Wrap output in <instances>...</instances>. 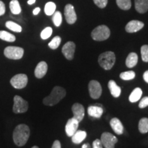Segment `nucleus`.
Instances as JSON below:
<instances>
[{
    "instance_id": "nucleus-1",
    "label": "nucleus",
    "mask_w": 148,
    "mask_h": 148,
    "mask_svg": "<svg viewBox=\"0 0 148 148\" xmlns=\"http://www.w3.org/2000/svg\"><path fill=\"white\" fill-rule=\"evenodd\" d=\"M29 128L25 124H19L13 132V140L18 146H23L29 137Z\"/></svg>"
},
{
    "instance_id": "nucleus-2",
    "label": "nucleus",
    "mask_w": 148,
    "mask_h": 148,
    "mask_svg": "<svg viewBox=\"0 0 148 148\" xmlns=\"http://www.w3.org/2000/svg\"><path fill=\"white\" fill-rule=\"evenodd\" d=\"M66 95V90L61 86H55L52 89V91L47 97H45L42 100L45 106H53L57 104L59 101L62 100Z\"/></svg>"
},
{
    "instance_id": "nucleus-3",
    "label": "nucleus",
    "mask_w": 148,
    "mask_h": 148,
    "mask_svg": "<svg viewBox=\"0 0 148 148\" xmlns=\"http://www.w3.org/2000/svg\"><path fill=\"white\" fill-rule=\"evenodd\" d=\"M116 60L115 54L112 51H106L99 55L98 62L103 69L110 70L112 69Z\"/></svg>"
},
{
    "instance_id": "nucleus-4",
    "label": "nucleus",
    "mask_w": 148,
    "mask_h": 148,
    "mask_svg": "<svg viewBox=\"0 0 148 148\" xmlns=\"http://www.w3.org/2000/svg\"><path fill=\"white\" fill-rule=\"evenodd\" d=\"M110 35V29L106 25H101L96 27L91 32V37L97 41H103L108 39Z\"/></svg>"
},
{
    "instance_id": "nucleus-5",
    "label": "nucleus",
    "mask_w": 148,
    "mask_h": 148,
    "mask_svg": "<svg viewBox=\"0 0 148 148\" xmlns=\"http://www.w3.org/2000/svg\"><path fill=\"white\" fill-rule=\"evenodd\" d=\"M5 56L11 60H19L23 57L24 53V49L19 47L14 46H8L4 49Z\"/></svg>"
},
{
    "instance_id": "nucleus-6",
    "label": "nucleus",
    "mask_w": 148,
    "mask_h": 148,
    "mask_svg": "<svg viewBox=\"0 0 148 148\" xmlns=\"http://www.w3.org/2000/svg\"><path fill=\"white\" fill-rule=\"evenodd\" d=\"M28 109V102L18 95L14 97V106L12 110L14 113H23Z\"/></svg>"
},
{
    "instance_id": "nucleus-7",
    "label": "nucleus",
    "mask_w": 148,
    "mask_h": 148,
    "mask_svg": "<svg viewBox=\"0 0 148 148\" xmlns=\"http://www.w3.org/2000/svg\"><path fill=\"white\" fill-rule=\"evenodd\" d=\"M28 82V78L25 74L19 73L16 74L11 78L10 84L14 88L16 89H21L26 86Z\"/></svg>"
},
{
    "instance_id": "nucleus-8",
    "label": "nucleus",
    "mask_w": 148,
    "mask_h": 148,
    "mask_svg": "<svg viewBox=\"0 0 148 148\" xmlns=\"http://www.w3.org/2000/svg\"><path fill=\"white\" fill-rule=\"evenodd\" d=\"M101 142L105 148H114L118 139L110 132H103L101 136Z\"/></svg>"
},
{
    "instance_id": "nucleus-9",
    "label": "nucleus",
    "mask_w": 148,
    "mask_h": 148,
    "mask_svg": "<svg viewBox=\"0 0 148 148\" xmlns=\"http://www.w3.org/2000/svg\"><path fill=\"white\" fill-rule=\"evenodd\" d=\"M88 91L92 99H98L100 97L102 92L100 83L96 80H91L88 84Z\"/></svg>"
},
{
    "instance_id": "nucleus-10",
    "label": "nucleus",
    "mask_w": 148,
    "mask_h": 148,
    "mask_svg": "<svg viewBox=\"0 0 148 148\" xmlns=\"http://www.w3.org/2000/svg\"><path fill=\"white\" fill-rule=\"evenodd\" d=\"M64 16L66 22L69 24H73L77 20V15L74 7L71 4H66L64 7Z\"/></svg>"
},
{
    "instance_id": "nucleus-11",
    "label": "nucleus",
    "mask_w": 148,
    "mask_h": 148,
    "mask_svg": "<svg viewBox=\"0 0 148 148\" xmlns=\"http://www.w3.org/2000/svg\"><path fill=\"white\" fill-rule=\"evenodd\" d=\"M75 49V44L72 41H69L64 44L62 48V52L64 57L69 60H71L73 58L74 53Z\"/></svg>"
},
{
    "instance_id": "nucleus-12",
    "label": "nucleus",
    "mask_w": 148,
    "mask_h": 148,
    "mask_svg": "<svg viewBox=\"0 0 148 148\" xmlns=\"http://www.w3.org/2000/svg\"><path fill=\"white\" fill-rule=\"evenodd\" d=\"M79 126V121L75 118H71L68 120L65 126V132L68 136L71 137L74 133L77 130Z\"/></svg>"
},
{
    "instance_id": "nucleus-13",
    "label": "nucleus",
    "mask_w": 148,
    "mask_h": 148,
    "mask_svg": "<svg viewBox=\"0 0 148 148\" xmlns=\"http://www.w3.org/2000/svg\"><path fill=\"white\" fill-rule=\"evenodd\" d=\"M72 112L73 114V118L80 122L84 116V108L81 103H75L72 106Z\"/></svg>"
},
{
    "instance_id": "nucleus-14",
    "label": "nucleus",
    "mask_w": 148,
    "mask_h": 148,
    "mask_svg": "<svg viewBox=\"0 0 148 148\" xmlns=\"http://www.w3.org/2000/svg\"><path fill=\"white\" fill-rule=\"evenodd\" d=\"M144 27L143 22L137 21V20H132L125 25V31L128 33H134L138 32Z\"/></svg>"
},
{
    "instance_id": "nucleus-15",
    "label": "nucleus",
    "mask_w": 148,
    "mask_h": 148,
    "mask_svg": "<svg viewBox=\"0 0 148 148\" xmlns=\"http://www.w3.org/2000/svg\"><path fill=\"white\" fill-rule=\"evenodd\" d=\"M47 64L45 61H41L37 64L34 70V75L36 78L40 79L46 75L47 71Z\"/></svg>"
},
{
    "instance_id": "nucleus-16",
    "label": "nucleus",
    "mask_w": 148,
    "mask_h": 148,
    "mask_svg": "<svg viewBox=\"0 0 148 148\" xmlns=\"http://www.w3.org/2000/svg\"><path fill=\"white\" fill-rule=\"evenodd\" d=\"M110 125L116 134H122L123 132V126L120 120L117 118H112L110 121Z\"/></svg>"
},
{
    "instance_id": "nucleus-17",
    "label": "nucleus",
    "mask_w": 148,
    "mask_h": 148,
    "mask_svg": "<svg viewBox=\"0 0 148 148\" xmlns=\"http://www.w3.org/2000/svg\"><path fill=\"white\" fill-rule=\"evenodd\" d=\"M108 86L111 95L114 97H119L121 92V88L116 84V83L114 80H110L108 82Z\"/></svg>"
},
{
    "instance_id": "nucleus-18",
    "label": "nucleus",
    "mask_w": 148,
    "mask_h": 148,
    "mask_svg": "<svg viewBox=\"0 0 148 148\" xmlns=\"http://www.w3.org/2000/svg\"><path fill=\"white\" fill-rule=\"evenodd\" d=\"M135 8L139 13H145L148 10V0H135Z\"/></svg>"
},
{
    "instance_id": "nucleus-19",
    "label": "nucleus",
    "mask_w": 148,
    "mask_h": 148,
    "mask_svg": "<svg viewBox=\"0 0 148 148\" xmlns=\"http://www.w3.org/2000/svg\"><path fill=\"white\" fill-rule=\"evenodd\" d=\"M88 115L95 118H100L103 114V108L100 106H90L88 108Z\"/></svg>"
},
{
    "instance_id": "nucleus-20",
    "label": "nucleus",
    "mask_w": 148,
    "mask_h": 148,
    "mask_svg": "<svg viewBox=\"0 0 148 148\" xmlns=\"http://www.w3.org/2000/svg\"><path fill=\"white\" fill-rule=\"evenodd\" d=\"M72 142L75 144H79L86 137V132L82 130H77L71 136Z\"/></svg>"
},
{
    "instance_id": "nucleus-21",
    "label": "nucleus",
    "mask_w": 148,
    "mask_h": 148,
    "mask_svg": "<svg viewBox=\"0 0 148 148\" xmlns=\"http://www.w3.org/2000/svg\"><path fill=\"white\" fill-rule=\"evenodd\" d=\"M138 62V56L136 53L132 52L130 53L127 56L126 60H125V64L127 67L132 68L136 65Z\"/></svg>"
},
{
    "instance_id": "nucleus-22",
    "label": "nucleus",
    "mask_w": 148,
    "mask_h": 148,
    "mask_svg": "<svg viewBox=\"0 0 148 148\" xmlns=\"http://www.w3.org/2000/svg\"><path fill=\"white\" fill-rule=\"evenodd\" d=\"M143 91H142L141 88H136L133 90V91L131 92V94L129 96V100L130 102L134 103L138 101L141 97Z\"/></svg>"
},
{
    "instance_id": "nucleus-23",
    "label": "nucleus",
    "mask_w": 148,
    "mask_h": 148,
    "mask_svg": "<svg viewBox=\"0 0 148 148\" xmlns=\"http://www.w3.org/2000/svg\"><path fill=\"white\" fill-rule=\"evenodd\" d=\"M9 7H10V10L12 14L17 15L21 12V5H20L18 0H11Z\"/></svg>"
},
{
    "instance_id": "nucleus-24",
    "label": "nucleus",
    "mask_w": 148,
    "mask_h": 148,
    "mask_svg": "<svg viewBox=\"0 0 148 148\" xmlns=\"http://www.w3.org/2000/svg\"><path fill=\"white\" fill-rule=\"evenodd\" d=\"M138 130L142 134H145L148 132V118L143 117L140 119L138 123Z\"/></svg>"
},
{
    "instance_id": "nucleus-25",
    "label": "nucleus",
    "mask_w": 148,
    "mask_h": 148,
    "mask_svg": "<svg viewBox=\"0 0 148 148\" xmlns=\"http://www.w3.org/2000/svg\"><path fill=\"white\" fill-rule=\"evenodd\" d=\"M0 39L7 42H14L16 40V37L6 31L2 30L0 31Z\"/></svg>"
},
{
    "instance_id": "nucleus-26",
    "label": "nucleus",
    "mask_w": 148,
    "mask_h": 148,
    "mask_svg": "<svg viewBox=\"0 0 148 148\" xmlns=\"http://www.w3.org/2000/svg\"><path fill=\"white\" fill-rule=\"evenodd\" d=\"M5 27L15 32H21L22 31V27L21 25L11 21H8L5 22Z\"/></svg>"
},
{
    "instance_id": "nucleus-27",
    "label": "nucleus",
    "mask_w": 148,
    "mask_h": 148,
    "mask_svg": "<svg viewBox=\"0 0 148 148\" xmlns=\"http://www.w3.org/2000/svg\"><path fill=\"white\" fill-rule=\"evenodd\" d=\"M56 5L52 1L47 2L45 5V13L47 16L53 15V14L56 12Z\"/></svg>"
},
{
    "instance_id": "nucleus-28",
    "label": "nucleus",
    "mask_w": 148,
    "mask_h": 148,
    "mask_svg": "<svg viewBox=\"0 0 148 148\" xmlns=\"http://www.w3.org/2000/svg\"><path fill=\"white\" fill-rule=\"evenodd\" d=\"M116 2L121 10H127L131 8V0H116Z\"/></svg>"
},
{
    "instance_id": "nucleus-29",
    "label": "nucleus",
    "mask_w": 148,
    "mask_h": 148,
    "mask_svg": "<svg viewBox=\"0 0 148 148\" xmlns=\"http://www.w3.org/2000/svg\"><path fill=\"white\" fill-rule=\"evenodd\" d=\"M52 21L53 22V24L56 27H59L61 25L62 21V14L59 11H56L53 14L52 16Z\"/></svg>"
},
{
    "instance_id": "nucleus-30",
    "label": "nucleus",
    "mask_w": 148,
    "mask_h": 148,
    "mask_svg": "<svg viewBox=\"0 0 148 148\" xmlns=\"http://www.w3.org/2000/svg\"><path fill=\"white\" fill-rule=\"evenodd\" d=\"M135 73L133 71H128L122 72L120 74V78L123 79V80H131L135 77Z\"/></svg>"
},
{
    "instance_id": "nucleus-31",
    "label": "nucleus",
    "mask_w": 148,
    "mask_h": 148,
    "mask_svg": "<svg viewBox=\"0 0 148 148\" xmlns=\"http://www.w3.org/2000/svg\"><path fill=\"white\" fill-rule=\"evenodd\" d=\"M61 42V38L60 36H56L51 40V42H49V43L48 44L49 47L51 48V49H56L57 48L59 47Z\"/></svg>"
},
{
    "instance_id": "nucleus-32",
    "label": "nucleus",
    "mask_w": 148,
    "mask_h": 148,
    "mask_svg": "<svg viewBox=\"0 0 148 148\" xmlns=\"http://www.w3.org/2000/svg\"><path fill=\"white\" fill-rule=\"evenodd\" d=\"M51 34H52V28L50 27H47L40 33V37L42 39L46 40L51 36Z\"/></svg>"
},
{
    "instance_id": "nucleus-33",
    "label": "nucleus",
    "mask_w": 148,
    "mask_h": 148,
    "mask_svg": "<svg viewBox=\"0 0 148 148\" xmlns=\"http://www.w3.org/2000/svg\"><path fill=\"white\" fill-rule=\"evenodd\" d=\"M141 58L143 62H148V45H144L140 48Z\"/></svg>"
},
{
    "instance_id": "nucleus-34",
    "label": "nucleus",
    "mask_w": 148,
    "mask_h": 148,
    "mask_svg": "<svg viewBox=\"0 0 148 148\" xmlns=\"http://www.w3.org/2000/svg\"><path fill=\"white\" fill-rule=\"evenodd\" d=\"M93 1L100 8H105L108 3V0H93Z\"/></svg>"
},
{
    "instance_id": "nucleus-35",
    "label": "nucleus",
    "mask_w": 148,
    "mask_h": 148,
    "mask_svg": "<svg viewBox=\"0 0 148 148\" xmlns=\"http://www.w3.org/2000/svg\"><path fill=\"white\" fill-rule=\"evenodd\" d=\"M148 106V97H143L141 100L140 101L139 104H138V107L140 108H144Z\"/></svg>"
},
{
    "instance_id": "nucleus-36",
    "label": "nucleus",
    "mask_w": 148,
    "mask_h": 148,
    "mask_svg": "<svg viewBox=\"0 0 148 148\" xmlns=\"http://www.w3.org/2000/svg\"><path fill=\"white\" fill-rule=\"evenodd\" d=\"M92 148H103L102 143L99 139H96L92 143Z\"/></svg>"
},
{
    "instance_id": "nucleus-37",
    "label": "nucleus",
    "mask_w": 148,
    "mask_h": 148,
    "mask_svg": "<svg viewBox=\"0 0 148 148\" xmlns=\"http://www.w3.org/2000/svg\"><path fill=\"white\" fill-rule=\"evenodd\" d=\"M5 6L4 3L0 0V16H2L5 14Z\"/></svg>"
},
{
    "instance_id": "nucleus-38",
    "label": "nucleus",
    "mask_w": 148,
    "mask_h": 148,
    "mask_svg": "<svg viewBox=\"0 0 148 148\" xmlns=\"http://www.w3.org/2000/svg\"><path fill=\"white\" fill-rule=\"evenodd\" d=\"M51 148H61L60 142L58 140H55V141L53 142V143L52 145V147H51Z\"/></svg>"
},
{
    "instance_id": "nucleus-39",
    "label": "nucleus",
    "mask_w": 148,
    "mask_h": 148,
    "mask_svg": "<svg viewBox=\"0 0 148 148\" xmlns=\"http://www.w3.org/2000/svg\"><path fill=\"white\" fill-rule=\"evenodd\" d=\"M143 79L145 82L148 83V70L143 73Z\"/></svg>"
},
{
    "instance_id": "nucleus-40",
    "label": "nucleus",
    "mask_w": 148,
    "mask_h": 148,
    "mask_svg": "<svg viewBox=\"0 0 148 148\" xmlns=\"http://www.w3.org/2000/svg\"><path fill=\"white\" fill-rule=\"evenodd\" d=\"M40 11V8H38V7H37V8H36L34 10H33V14H34V15H37V14L39 13Z\"/></svg>"
},
{
    "instance_id": "nucleus-41",
    "label": "nucleus",
    "mask_w": 148,
    "mask_h": 148,
    "mask_svg": "<svg viewBox=\"0 0 148 148\" xmlns=\"http://www.w3.org/2000/svg\"><path fill=\"white\" fill-rule=\"evenodd\" d=\"M35 2H36V0H28V1H27V3H28L29 5H32Z\"/></svg>"
},
{
    "instance_id": "nucleus-42",
    "label": "nucleus",
    "mask_w": 148,
    "mask_h": 148,
    "mask_svg": "<svg viewBox=\"0 0 148 148\" xmlns=\"http://www.w3.org/2000/svg\"><path fill=\"white\" fill-rule=\"evenodd\" d=\"M82 148H90V145H88V143H85V144H84V145H82Z\"/></svg>"
},
{
    "instance_id": "nucleus-43",
    "label": "nucleus",
    "mask_w": 148,
    "mask_h": 148,
    "mask_svg": "<svg viewBox=\"0 0 148 148\" xmlns=\"http://www.w3.org/2000/svg\"><path fill=\"white\" fill-rule=\"evenodd\" d=\"M32 148H38V147H37V146H33Z\"/></svg>"
}]
</instances>
